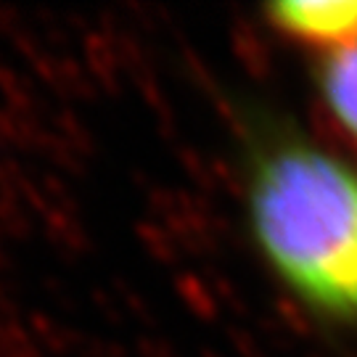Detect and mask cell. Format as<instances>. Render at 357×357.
I'll use <instances>...</instances> for the list:
<instances>
[{
	"instance_id": "cell-1",
	"label": "cell",
	"mask_w": 357,
	"mask_h": 357,
	"mask_svg": "<svg viewBox=\"0 0 357 357\" xmlns=\"http://www.w3.org/2000/svg\"><path fill=\"white\" fill-rule=\"evenodd\" d=\"M249 222L305 302L357 320V172L299 138L273 135L252 153Z\"/></svg>"
},
{
	"instance_id": "cell-2",
	"label": "cell",
	"mask_w": 357,
	"mask_h": 357,
	"mask_svg": "<svg viewBox=\"0 0 357 357\" xmlns=\"http://www.w3.org/2000/svg\"><path fill=\"white\" fill-rule=\"evenodd\" d=\"M268 22L281 35L333 53L357 45V0H294L268 6Z\"/></svg>"
},
{
	"instance_id": "cell-3",
	"label": "cell",
	"mask_w": 357,
	"mask_h": 357,
	"mask_svg": "<svg viewBox=\"0 0 357 357\" xmlns=\"http://www.w3.org/2000/svg\"><path fill=\"white\" fill-rule=\"evenodd\" d=\"M320 90L336 125L357 143V45L323 61Z\"/></svg>"
}]
</instances>
